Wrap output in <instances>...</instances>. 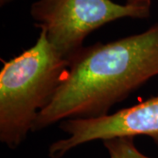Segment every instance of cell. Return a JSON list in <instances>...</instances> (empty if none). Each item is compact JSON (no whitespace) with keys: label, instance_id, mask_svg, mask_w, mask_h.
<instances>
[{"label":"cell","instance_id":"obj_1","mask_svg":"<svg viewBox=\"0 0 158 158\" xmlns=\"http://www.w3.org/2000/svg\"><path fill=\"white\" fill-rule=\"evenodd\" d=\"M158 76V22L141 34L84 47L32 133L68 118L106 116L117 103Z\"/></svg>","mask_w":158,"mask_h":158},{"label":"cell","instance_id":"obj_2","mask_svg":"<svg viewBox=\"0 0 158 158\" xmlns=\"http://www.w3.org/2000/svg\"><path fill=\"white\" fill-rule=\"evenodd\" d=\"M69 61L40 31L34 46L3 62L0 70V141L19 148L62 84Z\"/></svg>","mask_w":158,"mask_h":158},{"label":"cell","instance_id":"obj_3","mask_svg":"<svg viewBox=\"0 0 158 158\" xmlns=\"http://www.w3.org/2000/svg\"><path fill=\"white\" fill-rule=\"evenodd\" d=\"M30 14L34 26L69 61L95 30L124 18L148 19L151 8L119 5L112 0H37L31 5Z\"/></svg>","mask_w":158,"mask_h":158},{"label":"cell","instance_id":"obj_4","mask_svg":"<svg viewBox=\"0 0 158 158\" xmlns=\"http://www.w3.org/2000/svg\"><path fill=\"white\" fill-rule=\"evenodd\" d=\"M59 128L68 137L51 144L50 158H62L83 144L116 137L145 135L158 144V95L98 118L64 119Z\"/></svg>","mask_w":158,"mask_h":158},{"label":"cell","instance_id":"obj_5","mask_svg":"<svg viewBox=\"0 0 158 158\" xmlns=\"http://www.w3.org/2000/svg\"><path fill=\"white\" fill-rule=\"evenodd\" d=\"M102 142L110 158H153L138 149L135 143V137H116Z\"/></svg>","mask_w":158,"mask_h":158},{"label":"cell","instance_id":"obj_6","mask_svg":"<svg viewBox=\"0 0 158 158\" xmlns=\"http://www.w3.org/2000/svg\"><path fill=\"white\" fill-rule=\"evenodd\" d=\"M126 4L132 6L151 8L152 2H151V0H126Z\"/></svg>","mask_w":158,"mask_h":158},{"label":"cell","instance_id":"obj_7","mask_svg":"<svg viewBox=\"0 0 158 158\" xmlns=\"http://www.w3.org/2000/svg\"><path fill=\"white\" fill-rule=\"evenodd\" d=\"M13 1H15V0H0V6L3 7V6H6V5L10 4V3L13 2Z\"/></svg>","mask_w":158,"mask_h":158}]
</instances>
